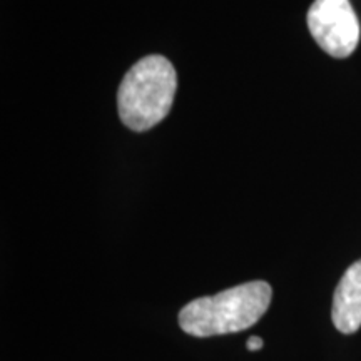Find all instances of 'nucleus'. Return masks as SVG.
<instances>
[{"label": "nucleus", "mask_w": 361, "mask_h": 361, "mask_svg": "<svg viewBox=\"0 0 361 361\" xmlns=\"http://www.w3.org/2000/svg\"><path fill=\"white\" fill-rule=\"evenodd\" d=\"M273 290L266 281H250L214 296L197 298L179 311V326L196 338L229 335L251 328L269 308Z\"/></svg>", "instance_id": "1"}, {"label": "nucleus", "mask_w": 361, "mask_h": 361, "mask_svg": "<svg viewBox=\"0 0 361 361\" xmlns=\"http://www.w3.org/2000/svg\"><path fill=\"white\" fill-rule=\"evenodd\" d=\"M178 75L162 56H147L126 72L117 90V111L124 126L134 133L154 128L173 106Z\"/></svg>", "instance_id": "2"}, {"label": "nucleus", "mask_w": 361, "mask_h": 361, "mask_svg": "<svg viewBox=\"0 0 361 361\" xmlns=\"http://www.w3.org/2000/svg\"><path fill=\"white\" fill-rule=\"evenodd\" d=\"M306 20L316 44L331 57L345 59L355 52L360 22L350 0H314Z\"/></svg>", "instance_id": "3"}, {"label": "nucleus", "mask_w": 361, "mask_h": 361, "mask_svg": "<svg viewBox=\"0 0 361 361\" xmlns=\"http://www.w3.org/2000/svg\"><path fill=\"white\" fill-rule=\"evenodd\" d=\"M331 318L338 331L345 335L361 328V259L351 264L338 283Z\"/></svg>", "instance_id": "4"}, {"label": "nucleus", "mask_w": 361, "mask_h": 361, "mask_svg": "<svg viewBox=\"0 0 361 361\" xmlns=\"http://www.w3.org/2000/svg\"><path fill=\"white\" fill-rule=\"evenodd\" d=\"M263 345H264V341L261 340L259 336H251L250 340H247V343H246L247 350H250V351H258V350L263 348Z\"/></svg>", "instance_id": "5"}]
</instances>
